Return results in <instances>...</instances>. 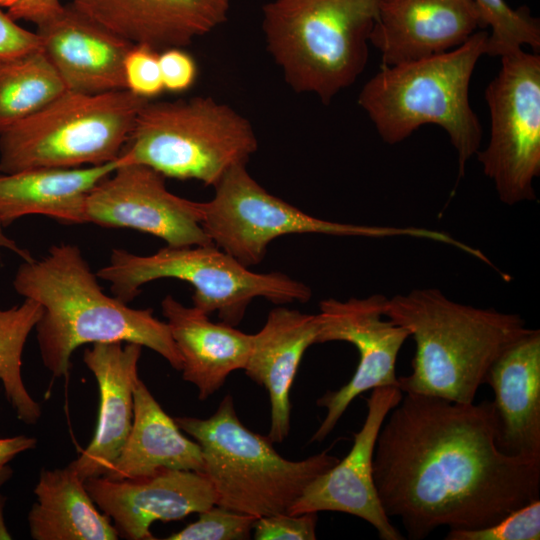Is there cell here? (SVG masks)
<instances>
[{
  "mask_svg": "<svg viewBox=\"0 0 540 540\" xmlns=\"http://www.w3.org/2000/svg\"><path fill=\"white\" fill-rule=\"evenodd\" d=\"M373 478L385 513L421 540L440 526L492 525L538 499L540 462L497 448L491 401L406 393L379 431Z\"/></svg>",
  "mask_w": 540,
  "mask_h": 540,
  "instance_id": "1",
  "label": "cell"
},
{
  "mask_svg": "<svg viewBox=\"0 0 540 540\" xmlns=\"http://www.w3.org/2000/svg\"><path fill=\"white\" fill-rule=\"evenodd\" d=\"M97 278L80 248L70 243L52 245L42 258L19 266L16 292L43 309L35 329L47 370L55 378L66 377L79 346L123 342L147 347L181 371L182 358L167 323L154 317L152 309H134L107 295Z\"/></svg>",
  "mask_w": 540,
  "mask_h": 540,
  "instance_id": "2",
  "label": "cell"
},
{
  "mask_svg": "<svg viewBox=\"0 0 540 540\" xmlns=\"http://www.w3.org/2000/svg\"><path fill=\"white\" fill-rule=\"evenodd\" d=\"M385 316L409 331L416 349L402 392L472 403L495 360L531 331L517 314L476 308L434 288L388 299Z\"/></svg>",
  "mask_w": 540,
  "mask_h": 540,
  "instance_id": "3",
  "label": "cell"
},
{
  "mask_svg": "<svg viewBox=\"0 0 540 540\" xmlns=\"http://www.w3.org/2000/svg\"><path fill=\"white\" fill-rule=\"evenodd\" d=\"M489 33L475 32L459 47L403 64L384 66L362 87L358 104L381 139L390 145L434 124L449 136L458 176L480 148L482 126L469 102L475 66L486 54Z\"/></svg>",
  "mask_w": 540,
  "mask_h": 540,
  "instance_id": "4",
  "label": "cell"
},
{
  "mask_svg": "<svg viewBox=\"0 0 540 540\" xmlns=\"http://www.w3.org/2000/svg\"><path fill=\"white\" fill-rule=\"evenodd\" d=\"M380 0H272L262 8L266 45L286 83L327 105L368 61Z\"/></svg>",
  "mask_w": 540,
  "mask_h": 540,
  "instance_id": "5",
  "label": "cell"
},
{
  "mask_svg": "<svg viewBox=\"0 0 540 540\" xmlns=\"http://www.w3.org/2000/svg\"><path fill=\"white\" fill-rule=\"evenodd\" d=\"M174 421L200 445L216 505L255 518L287 513L305 487L339 461L328 450L300 461L283 458L268 436L244 426L231 395L209 418Z\"/></svg>",
  "mask_w": 540,
  "mask_h": 540,
  "instance_id": "6",
  "label": "cell"
},
{
  "mask_svg": "<svg viewBox=\"0 0 540 540\" xmlns=\"http://www.w3.org/2000/svg\"><path fill=\"white\" fill-rule=\"evenodd\" d=\"M258 141L250 122L211 97L146 101L122 149L121 164H141L164 177L215 186L233 166L246 164Z\"/></svg>",
  "mask_w": 540,
  "mask_h": 540,
  "instance_id": "7",
  "label": "cell"
},
{
  "mask_svg": "<svg viewBox=\"0 0 540 540\" xmlns=\"http://www.w3.org/2000/svg\"><path fill=\"white\" fill-rule=\"evenodd\" d=\"M146 101L127 89L98 94L66 90L0 135V172L115 161Z\"/></svg>",
  "mask_w": 540,
  "mask_h": 540,
  "instance_id": "8",
  "label": "cell"
},
{
  "mask_svg": "<svg viewBox=\"0 0 540 540\" xmlns=\"http://www.w3.org/2000/svg\"><path fill=\"white\" fill-rule=\"evenodd\" d=\"M96 275L108 281L114 297L129 303L151 281L174 278L194 288L193 306L221 322L237 326L256 297L275 304L305 303L311 289L281 272L256 273L214 244L166 246L151 255L114 248L109 263Z\"/></svg>",
  "mask_w": 540,
  "mask_h": 540,
  "instance_id": "9",
  "label": "cell"
},
{
  "mask_svg": "<svg viewBox=\"0 0 540 540\" xmlns=\"http://www.w3.org/2000/svg\"><path fill=\"white\" fill-rule=\"evenodd\" d=\"M214 188L211 200L199 202L201 226L212 244L246 267L259 264L268 244L287 234L443 239L441 231L426 228L356 225L313 217L268 193L246 164L230 168Z\"/></svg>",
  "mask_w": 540,
  "mask_h": 540,
  "instance_id": "10",
  "label": "cell"
},
{
  "mask_svg": "<svg viewBox=\"0 0 540 540\" xmlns=\"http://www.w3.org/2000/svg\"><path fill=\"white\" fill-rule=\"evenodd\" d=\"M500 58L485 90L490 140L476 155L499 199L515 205L535 199L540 174V56L521 48Z\"/></svg>",
  "mask_w": 540,
  "mask_h": 540,
  "instance_id": "11",
  "label": "cell"
},
{
  "mask_svg": "<svg viewBox=\"0 0 540 540\" xmlns=\"http://www.w3.org/2000/svg\"><path fill=\"white\" fill-rule=\"evenodd\" d=\"M387 301L386 296L373 294L362 299L330 298L320 302L316 344L351 343L359 353V362L348 383L338 390L327 391L317 400V405L326 409V415L311 442L323 441L361 393L377 387H398L396 360L410 334L385 316Z\"/></svg>",
  "mask_w": 540,
  "mask_h": 540,
  "instance_id": "12",
  "label": "cell"
},
{
  "mask_svg": "<svg viewBox=\"0 0 540 540\" xmlns=\"http://www.w3.org/2000/svg\"><path fill=\"white\" fill-rule=\"evenodd\" d=\"M85 219L151 234L171 247L212 244L201 226L199 202L171 193L163 175L141 164H120L97 184L87 195Z\"/></svg>",
  "mask_w": 540,
  "mask_h": 540,
  "instance_id": "13",
  "label": "cell"
},
{
  "mask_svg": "<svg viewBox=\"0 0 540 540\" xmlns=\"http://www.w3.org/2000/svg\"><path fill=\"white\" fill-rule=\"evenodd\" d=\"M402 397L403 392L397 386L372 389L366 400L365 421L354 433L353 446L347 456L314 478L291 505L288 514L347 513L370 523L382 540L405 539L385 513L373 478V457L379 431Z\"/></svg>",
  "mask_w": 540,
  "mask_h": 540,
  "instance_id": "14",
  "label": "cell"
},
{
  "mask_svg": "<svg viewBox=\"0 0 540 540\" xmlns=\"http://www.w3.org/2000/svg\"><path fill=\"white\" fill-rule=\"evenodd\" d=\"M84 485L97 507L113 522L118 536L129 540L155 539L156 521H177L216 504L213 486L203 472L165 470L130 480L93 477Z\"/></svg>",
  "mask_w": 540,
  "mask_h": 540,
  "instance_id": "15",
  "label": "cell"
},
{
  "mask_svg": "<svg viewBox=\"0 0 540 540\" xmlns=\"http://www.w3.org/2000/svg\"><path fill=\"white\" fill-rule=\"evenodd\" d=\"M479 28L473 0H380L369 41L393 66L453 50Z\"/></svg>",
  "mask_w": 540,
  "mask_h": 540,
  "instance_id": "16",
  "label": "cell"
},
{
  "mask_svg": "<svg viewBox=\"0 0 540 540\" xmlns=\"http://www.w3.org/2000/svg\"><path fill=\"white\" fill-rule=\"evenodd\" d=\"M37 28L41 50L68 91L98 94L126 89L123 63L132 42L71 3Z\"/></svg>",
  "mask_w": 540,
  "mask_h": 540,
  "instance_id": "17",
  "label": "cell"
},
{
  "mask_svg": "<svg viewBox=\"0 0 540 540\" xmlns=\"http://www.w3.org/2000/svg\"><path fill=\"white\" fill-rule=\"evenodd\" d=\"M98 24L157 51L183 48L222 25L231 0H71Z\"/></svg>",
  "mask_w": 540,
  "mask_h": 540,
  "instance_id": "18",
  "label": "cell"
},
{
  "mask_svg": "<svg viewBox=\"0 0 540 540\" xmlns=\"http://www.w3.org/2000/svg\"><path fill=\"white\" fill-rule=\"evenodd\" d=\"M495 442L507 456L540 462V331L531 329L490 367Z\"/></svg>",
  "mask_w": 540,
  "mask_h": 540,
  "instance_id": "19",
  "label": "cell"
},
{
  "mask_svg": "<svg viewBox=\"0 0 540 540\" xmlns=\"http://www.w3.org/2000/svg\"><path fill=\"white\" fill-rule=\"evenodd\" d=\"M142 347L137 343L109 342L95 343L84 350L83 362L97 381L100 403L91 442L68 465L83 481L104 476L127 440Z\"/></svg>",
  "mask_w": 540,
  "mask_h": 540,
  "instance_id": "20",
  "label": "cell"
},
{
  "mask_svg": "<svg viewBox=\"0 0 540 540\" xmlns=\"http://www.w3.org/2000/svg\"><path fill=\"white\" fill-rule=\"evenodd\" d=\"M318 316L298 310L272 309L264 326L253 334L246 375L265 387L270 400L269 439L283 442L290 430V389L306 349L316 344Z\"/></svg>",
  "mask_w": 540,
  "mask_h": 540,
  "instance_id": "21",
  "label": "cell"
},
{
  "mask_svg": "<svg viewBox=\"0 0 540 540\" xmlns=\"http://www.w3.org/2000/svg\"><path fill=\"white\" fill-rule=\"evenodd\" d=\"M161 308L182 358V378L196 386L200 400L219 390L230 373L245 368L253 334L213 323L209 315L186 307L172 295L164 297Z\"/></svg>",
  "mask_w": 540,
  "mask_h": 540,
  "instance_id": "22",
  "label": "cell"
},
{
  "mask_svg": "<svg viewBox=\"0 0 540 540\" xmlns=\"http://www.w3.org/2000/svg\"><path fill=\"white\" fill-rule=\"evenodd\" d=\"M120 164L118 158L96 166L0 172V224L5 227L28 215L84 224L87 195Z\"/></svg>",
  "mask_w": 540,
  "mask_h": 540,
  "instance_id": "23",
  "label": "cell"
},
{
  "mask_svg": "<svg viewBox=\"0 0 540 540\" xmlns=\"http://www.w3.org/2000/svg\"><path fill=\"white\" fill-rule=\"evenodd\" d=\"M134 412L130 433L112 468L110 480L145 478L165 470L203 472L200 445L185 437L138 377L133 390Z\"/></svg>",
  "mask_w": 540,
  "mask_h": 540,
  "instance_id": "24",
  "label": "cell"
},
{
  "mask_svg": "<svg viewBox=\"0 0 540 540\" xmlns=\"http://www.w3.org/2000/svg\"><path fill=\"white\" fill-rule=\"evenodd\" d=\"M34 493L37 502L28 514L35 540H115L111 519L101 513L84 481L69 466L43 469Z\"/></svg>",
  "mask_w": 540,
  "mask_h": 540,
  "instance_id": "25",
  "label": "cell"
},
{
  "mask_svg": "<svg viewBox=\"0 0 540 540\" xmlns=\"http://www.w3.org/2000/svg\"><path fill=\"white\" fill-rule=\"evenodd\" d=\"M66 90L41 49L0 58V135Z\"/></svg>",
  "mask_w": 540,
  "mask_h": 540,
  "instance_id": "26",
  "label": "cell"
},
{
  "mask_svg": "<svg viewBox=\"0 0 540 540\" xmlns=\"http://www.w3.org/2000/svg\"><path fill=\"white\" fill-rule=\"evenodd\" d=\"M42 313L41 305L29 298H25L21 305L0 309V380L17 417L28 425L37 423L41 417V407L24 386L22 353Z\"/></svg>",
  "mask_w": 540,
  "mask_h": 540,
  "instance_id": "27",
  "label": "cell"
},
{
  "mask_svg": "<svg viewBox=\"0 0 540 540\" xmlns=\"http://www.w3.org/2000/svg\"><path fill=\"white\" fill-rule=\"evenodd\" d=\"M484 28L490 27L486 55L503 56L522 46L540 49V23L526 7L512 9L505 0H473Z\"/></svg>",
  "mask_w": 540,
  "mask_h": 540,
  "instance_id": "28",
  "label": "cell"
},
{
  "mask_svg": "<svg viewBox=\"0 0 540 540\" xmlns=\"http://www.w3.org/2000/svg\"><path fill=\"white\" fill-rule=\"evenodd\" d=\"M446 540H539L540 500L509 512L492 525L477 529H449Z\"/></svg>",
  "mask_w": 540,
  "mask_h": 540,
  "instance_id": "29",
  "label": "cell"
},
{
  "mask_svg": "<svg viewBox=\"0 0 540 540\" xmlns=\"http://www.w3.org/2000/svg\"><path fill=\"white\" fill-rule=\"evenodd\" d=\"M198 520L165 538L167 540H245L250 539L255 517L213 505Z\"/></svg>",
  "mask_w": 540,
  "mask_h": 540,
  "instance_id": "30",
  "label": "cell"
},
{
  "mask_svg": "<svg viewBox=\"0 0 540 540\" xmlns=\"http://www.w3.org/2000/svg\"><path fill=\"white\" fill-rule=\"evenodd\" d=\"M126 89L151 100L164 91L159 51L143 44H133L123 63Z\"/></svg>",
  "mask_w": 540,
  "mask_h": 540,
  "instance_id": "31",
  "label": "cell"
},
{
  "mask_svg": "<svg viewBox=\"0 0 540 540\" xmlns=\"http://www.w3.org/2000/svg\"><path fill=\"white\" fill-rule=\"evenodd\" d=\"M317 520L315 512L259 517L253 524V537L256 540H314Z\"/></svg>",
  "mask_w": 540,
  "mask_h": 540,
  "instance_id": "32",
  "label": "cell"
},
{
  "mask_svg": "<svg viewBox=\"0 0 540 540\" xmlns=\"http://www.w3.org/2000/svg\"><path fill=\"white\" fill-rule=\"evenodd\" d=\"M159 65L164 91L185 92L195 83L197 64L182 48L170 47L159 51Z\"/></svg>",
  "mask_w": 540,
  "mask_h": 540,
  "instance_id": "33",
  "label": "cell"
},
{
  "mask_svg": "<svg viewBox=\"0 0 540 540\" xmlns=\"http://www.w3.org/2000/svg\"><path fill=\"white\" fill-rule=\"evenodd\" d=\"M41 49L37 32L19 26L0 8V58L14 57Z\"/></svg>",
  "mask_w": 540,
  "mask_h": 540,
  "instance_id": "34",
  "label": "cell"
},
{
  "mask_svg": "<svg viewBox=\"0 0 540 540\" xmlns=\"http://www.w3.org/2000/svg\"><path fill=\"white\" fill-rule=\"evenodd\" d=\"M0 7L15 21L39 26L56 16L64 5L60 0H0Z\"/></svg>",
  "mask_w": 540,
  "mask_h": 540,
  "instance_id": "35",
  "label": "cell"
},
{
  "mask_svg": "<svg viewBox=\"0 0 540 540\" xmlns=\"http://www.w3.org/2000/svg\"><path fill=\"white\" fill-rule=\"evenodd\" d=\"M36 444V438L22 435L0 438V465H5L18 454L33 449Z\"/></svg>",
  "mask_w": 540,
  "mask_h": 540,
  "instance_id": "36",
  "label": "cell"
},
{
  "mask_svg": "<svg viewBox=\"0 0 540 540\" xmlns=\"http://www.w3.org/2000/svg\"><path fill=\"white\" fill-rule=\"evenodd\" d=\"M0 247L8 249L18 255L23 261H29L33 259L31 254L25 249L21 248L13 239L9 238L3 230V226L0 224Z\"/></svg>",
  "mask_w": 540,
  "mask_h": 540,
  "instance_id": "37",
  "label": "cell"
},
{
  "mask_svg": "<svg viewBox=\"0 0 540 540\" xmlns=\"http://www.w3.org/2000/svg\"><path fill=\"white\" fill-rule=\"evenodd\" d=\"M12 473L13 471L9 465H0V488L10 479Z\"/></svg>",
  "mask_w": 540,
  "mask_h": 540,
  "instance_id": "38",
  "label": "cell"
}]
</instances>
